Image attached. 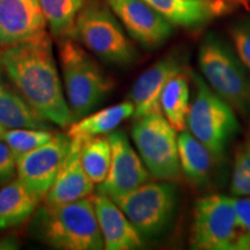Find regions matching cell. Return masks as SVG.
<instances>
[{
  "label": "cell",
  "instance_id": "1",
  "mask_svg": "<svg viewBox=\"0 0 250 250\" xmlns=\"http://www.w3.org/2000/svg\"><path fill=\"white\" fill-rule=\"evenodd\" d=\"M6 76L41 116L62 127L74 117L65 96L48 34L2 49Z\"/></svg>",
  "mask_w": 250,
  "mask_h": 250
},
{
  "label": "cell",
  "instance_id": "2",
  "mask_svg": "<svg viewBox=\"0 0 250 250\" xmlns=\"http://www.w3.org/2000/svg\"><path fill=\"white\" fill-rule=\"evenodd\" d=\"M30 230L33 236L55 249H104L93 198L59 205L45 204L36 210Z\"/></svg>",
  "mask_w": 250,
  "mask_h": 250
},
{
  "label": "cell",
  "instance_id": "3",
  "mask_svg": "<svg viewBox=\"0 0 250 250\" xmlns=\"http://www.w3.org/2000/svg\"><path fill=\"white\" fill-rule=\"evenodd\" d=\"M86 50L74 37L59 39L58 55L65 96L74 121L93 112L114 87L110 78Z\"/></svg>",
  "mask_w": 250,
  "mask_h": 250
},
{
  "label": "cell",
  "instance_id": "4",
  "mask_svg": "<svg viewBox=\"0 0 250 250\" xmlns=\"http://www.w3.org/2000/svg\"><path fill=\"white\" fill-rule=\"evenodd\" d=\"M198 65L208 86L236 112L249 116V70L234 48L217 34H208L199 46Z\"/></svg>",
  "mask_w": 250,
  "mask_h": 250
},
{
  "label": "cell",
  "instance_id": "5",
  "mask_svg": "<svg viewBox=\"0 0 250 250\" xmlns=\"http://www.w3.org/2000/svg\"><path fill=\"white\" fill-rule=\"evenodd\" d=\"M193 98L188 114L187 127L210 149L215 160H221L241 126L236 111L208 86L204 78L193 72Z\"/></svg>",
  "mask_w": 250,
  "mask_h": 250
},
{
  "label": "cell",
  "instance_id": "6",
  "mask_svg": "<svg viewBox=\"0 0 250 250\" xmlns=\"http://www.w3.org/2000/svg\"><path fill=\"white\" fill-rule=\"evenodd\" d=\"M73 37L101 61L114 65H129L138 54L110 7L86 4L76 20Z\"/></svg>",
  "mask_w": 250,
  "mask_h": 250
},
{
  "label": "cell",
  "instance_id": "7",
  "mask_svg": "<svg viewBox=\"0 0 250 250\" xmlns=\"http://www.w3.org/2000/svg\"><path fill=\"white\" fill-rule=\"evenodd\" d=\"M131 137L151 176L173 181L180 176L181 165L176 130L162 112L137 117Z\"/></svg>",
  "mask_w": 250,
  "mask_h": 250
},
{
  "label": "cell",
  "instance_id": "8",
  "mask_svg": "<svg viewBox=\"0 0 250 250\" xmlns=\"http://www.w3.org/2000/svg\"><path fill=\"white\" fill-rule=\"evenodd\" d=\"M142 237L153 239L167 229L177 208V188L170 182L144 183L115 199Z\"/></svg>",
  "mask_w": 250,
  "mask_h": 250
},
{
  "label": "cell",
  "instance_id": "9",
  "mask_svg": "<svg viewBox=\"0 0 250 250\" xmlns=\"http://www.w3.org/2000/svg\"><path fill=\"white\" fill-rule=\"evenodd\" d=\"M239 229L230 197L208 195L193 208L190 235L191 248L197 250H237Z\"/></svg>",
  "mask_w": 250,
  "mask_h": 250
},
{
  "label": "cell",
  "instance_id": "10",
  "mask_svg": "<svg viewBox=\"0 0 250 250\" xmlns=\"http://www.w3.org/2000/svg\"><path fill=\"white\" fill-rule=\"evenodd\" d=\"M71 146L68 134L56 133L43 146L17 158L18 179L40 201L51 189Z\"/></svg>",
  "mask_w": 250,
  "mask_h": 250
},
{
  "label": "cell",
  "instance_id": "11",
  "mask_svg": "<svg viewBox=\"0 0 250 250\" xmlns=\"http://www.w3.org/2000/svg\"><path fill=\"white\" fill-rule=\"evenodd\" d=\"M108 138L111 145L110 167L98 190L115 201L147 182L151 174L124 131L114 130Z\"/></svg>",
  "mask_w": 250,
  "mask_h": 250
},
{
  "label": "cell",
  "instance_id": "12",
  "mask_svg": "<svg viewBox=\"0 0 250 250\" xmlns=\"http://www.w3.org/2000/svg\"><path fill=\"white\" fill-rule=\"evenodd\" d=\"M129 35L148 49L164 44L173 34V24L145 0H107Z\"/></svg>",
  "mask_w": 250,
  "mask_h": 250
},
{
  "label": "cell",
  "instance_id": "13",
  "mask_svg": "<svg viewBox=\"0 0 250 250\" xmlns=\"http://www.w3.org/2000/svg\"><path fill=\"white\" fill-rule=\"evenodd\" d=\"M40 0H0V48L46 35Z\"/></svg>",
  "mask_w": 250,
  "mask_h": 250
},
{
  "label": "cell",
  "instance_id": "14",
  "mask_svg": "<svg viewBox=\"0 0 250 250\" xmlns=\"http://www.w3.org/2000/svg\"><path fill=\"white\" fill-rule=\"evenodd\" d=\"M183 72V62L177 56L169 55L154 62L144 71L130 90V101L134 105V117L152 112H162L160 98L162 90L171 78Z\"/></svg>",
  "mask_w": 250,
  "mask_h": 250
},
{
  "label": "cell",
  "instance_id": "15",
  "mask_svg": "<svg viewBox=\"0 0 250 250\" xmlns=\"http://www.w3.org/2000/svg\"><path fill=\"white\" fill-rule=\"evenodd\" d=\"M104 249L133 250L143 246V237L110 197L99 192L93 197Z\"/></svg>",
  "mask_w": 250,
  "mask_h": 250
},
{
  "label": "cell",
  "instance_id": "16",
  "mask_svg": "<svg viewBox=\"0 0 250 250\" xmlns=\"http://www.w3.org/2000/svg\"><path fill=\"white\" fill-rule=\"evenodd\" d=\"M72 139V138H71ZM81 140L72 139L70 152L56 177L51 189L45 196L48 205H59L65 203L88 198L94 191V183L83 169L80 159Z\"/></svg>",
  "mask_w": 250,
  "mask_h": 250
},
{
  "label": "cell",
  "instance_id": "17",
  "mask_svg": "<svg viewBox=\"0 0 250 250\" xmlns=\"http://www.w3.org/2000/svg\"><path fill=\"white\" fill-rule=\"evenodd\" d=\"M171 24L201 27L223 12V2L212 0H145Z\"/></svg>",
  "mask_w": 250,
  "mask_h": 250
},
{
  "label": "cell",
  "instance_id": "18",
  "mask_svg": "<svg viewBox=\"0 0 250 250\" xmlns=\"http://www.w3.org/2000/svg\"><path fill=\"white\" fill-rule=\"evenodd\" d=\"M48 120L41 116L17 88L0 80V124L7 130H51Z\"/></svg>",
  "mask_w": 250,
  "mask_h": 250
},
{
  "label": "cell",
  "instance_id": "19",
  "mask_svg": "<svg viewBox=\"0 0 250 250\" xmlns=\"http://www.w3.org/2000/svg\"><path fill=\"white\" fill-rule=\"evenodd\" d=\"M41 201L20 180H12L0 189V230L23 224L35 213Z\"/></svg>",
  "mask_w": 250,
  "mask_h": 250
},
{
  "label": "cell",
  "instance_id": "20",
  "mask_svg": "<svg viewBox=\"0 0 250 250\" xmlns=\"http://www.w3.org/2000/svg\"><path fill=\"white\" fill-rule=\"evenodd\" d=\"M133 103L127 100L96 112H90L87 116L73 122L67 134L72 139H79L81 142L90 137L108 134L116 130L122 122L133 116Z\"/></svg>",
  "mask_w": 250,
  "mask_h": 250
},
{
  "label": "cell",
  "instance_id": "21",
  "mask_svg": "<svg viewBox=\"0 0 250 250\" xmlns=\"http://www.w3.org/2000/svg\"><path fill=\"white\" fill-rule=\"evenodd\" d=\"M177 144L181 170L187 179L197 186L208 182L214 159L210 149L187 129L177 136Z\"/></svg>",
  "mask_w": 250,
  "mask_h": 250
},
{
  "label": "cell",
  "instance_id": "22",
  "mask_svg": "<svg viewBox=\"0 0 250 250\" xmlns=\"http://www.w3.org/2000/svg\"><path fill=\"white\" fill-rule=\"evenodd\" d=\"M160 105L162 114L175 130L181 132L187 129L190 110V86L183 72L168 81L162 90Z\"/></svg>",
  "mask_w": 250,
  "mask_h": 250
},
{
  "label": "cell",
  "instance_id": "23",
  "mask_svg": "<svg viewBox=\"0 0 250 250\" xmlns=\"http://www.w3.org/2000/svg\"><path fill=\"white\" fill-rule=\"evenodd\" d=\"M51 34L57 39L73 37L76 20L87 0H40Z\"/></svg>",
  "mask_w": 250,
  "mask_h": 250
},
{
  "label": "cell",
  "instance_id": "24",
  "mask_svg": "<svg viewBox=\"0 0 250 250\" xmlns=\"http://www.w3.org/2000/svg\"><path fill=\"white\" fill-rule=\"evenodd\" d=\"M80 159L89 179L96 184L103 182L111 161V145L108 137H90L81 142Z\"/></svg>",
  "mask_w": 250,
  "mask_h": 250
},
{
  "label": "cell",
  "instance_id": "25",
  "mask_svg": "<svg viewBox=\"0 0 250 250\" xmlns=\"http://www.w3.org/2000/svg\"><path fill=\"white\" fill-rule=\"evenodd\" d=\"M54 137L51 130L12 129L6 131L4 142L14 153L15 158L41 147Z\"/></svg>",
  "mask_w": 250,
  "mask_h": 250
},
{
  "label": "cell",
  "instance_id": "26",
  "mask_svg": "<svg viewBox=\"0 0 250 250\" xmlns=\"http://www.w3.org/2000/svg\"><path fill=\"white\" fill-rule=\"evenodd\" d=\"M230 191L234 196L250 197V136L240 144L234 155Z\"/></svg>",
  "mask_w": 250,
  "mask_h": 250
},
{
  "label": "cell",
  "instance_id": "27",
  "mask_svg": "<svg viewBox=\"0 0 250 250\" xmlns=\"http://www.w3.org/2000/svg\"><path fill=\"white\" fill-rule=\"evenodd\" d=\"M232 202L239 229L237 250H250V197L235 196Z\"/></svg>",
  "mask_w": 250,
  "mask_h": 250
},
{
  "label": "cell",
  "instance_id": "28",
  "mask_svg": "<svg viewBox=\"0 0 250 250\" xmlns=\"http://www.w3.org/2000/svg\"><path fill=\"white\" fill-rule=\"evenodd\" d=\"M234 50L250 72V19H240L230 27Z\"/></svg>",
  "mask_w": 250,
  "mask_h": 250
},
{
  "label": "cell",
  "instance_id": "29",
  "mask_svg": "<svg viewBox=\"0 0 250 250\" xmlns=\"http://www.w3.org/2000/svg\"><path fill=\"white\" fill-rule=\"evenodd\" d=\"M17 174V158L5 142L0 140V186L8 183Z\"/></svg>",
  "mask_w": 250,
  "mask_h": 250
},
{
  "label": "cell",
  "instance_id": "30",
  "mask_svg": "<svg viewBox=\"0 0 250 250\" xmlns=\"http://www.w3.org/2000/svg\"><path fill=\"white\" fill-rule=\"evenodd\" d=\"M4 64H2V51H0V80H2V76H4Z\"/></svg>",
  "mask_w": 250,
  "mask_h": 250
},
{
  "label": "cell",
  "instance_id": "31",
  "mask_svg": "<svg viewBox=\"0 0 250 250\" xmlns=\"http://www.w3.org/2000/svg\"><path fill=\"white\" fill-rule=\"evenodd\" d=\"M6 131H7V129H6L5 126H2L1 124H0V140H4V136H5Z\"/></svg>",
  "mask_w": 250,
  "mask_h": 250
}]
</instances>
